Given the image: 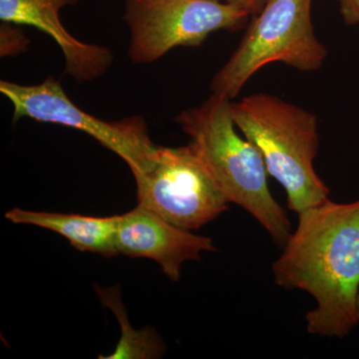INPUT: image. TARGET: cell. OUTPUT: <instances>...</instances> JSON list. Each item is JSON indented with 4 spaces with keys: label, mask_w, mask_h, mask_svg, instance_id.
<instances>
[{
    "label": "cell",
    "mask_w": 359,
    "mask_h": 359,
    "mask_svg": "<svg viewBox=\"0 0 359 359\" xmlns=\"http://www.w3.org/2000/svg\"><path fill=\"white\" fill-rule=\"evenodd\" d=\"M297 215V229L271 266L275 283L313 297L309 334L344 339L359 323V200L327 199Z\"/></svg>",
    "instance_id": "6da1fadb"
},
{
    "label": "cell",
    "mask_w": 359,
    "mask_h": 359,
    "mask_svg": "<svg viewBox=\"0 0 359 359\" xmlns=\"http://www.w3.org/2000/svg\"><path fill=\"white\" fill-rule=\"evenodd\" d=\"M233 100L212 93L175 118L229 202L238 205L283 247L292 235L289 217L271 195L268 171L256 146L237 132Z\"/></svg>",
    "instance_id": "7a4b0ae2"
},
{
    "label": "cell",
    "mask_w": 359,
    "mask_h": 359,
    "mask_svg": "<svg viewBox=\"0 0 359 359\" xmlns=\"http://www.w3.org/2000/svg\"><path fill=\"white\" fill-rule=\"evenodd\" d=\"M237 128L261 153L266 171L283 187L287 207L301 212L328 199L330 189L316 174L320 146L313 113L266 93L231 103Z\"/></svg>",
    "instance_id": "3957f363"
},
{
    "label": "cell",
    "mask_w": 359,
    "mask_h": 359,
    "mask_svg": "<svg viewBox=\"0 0 359 359\" xmlns=\"http://www.w3.org/2000/svg\"><path fill=\"white\" fill-rule=\"evenodd\" d=\"M313 0H266L229 60L212 77V93L233 100L250 78L271 63L304 72L320 69L327 49L314 33Z\"/></svg>",
    "instance_id": "277c9868"
},
{
    "label": "cell",
    "mask_w": 359,
    "mask_h": 359,
    "mask_svg": "<svg viewBox=\"0 0 359 359\" xmlns=\"http://www.w3.org/2000/svg\"><path fill=\"white\" fill-rule=\"evenodd\" d=\"M134 178L138 205L183 230H198L229 209L230 202L191 144L157 146L149 166Z\"/></svg>",
    "instance_id": "5b68a950"
},
{
    "label": "cell",
    "mask_w": 359,
    "mask_h": 359,
    "mask_svg": "<svg viewBox=\"0 0 359 359\" xmlns=\"http://www.w3.org/2000/svg\"><path fill=\"white\" fill-rule=\"evenodd\" d=\"M250 14L221 0H125L129 57L148 65L179 46H200L219 30L237 29Z\"/></svg>",
    "instance_id": "8992f818"
},
{
    "label": "cell",
    "mask_w": 359,
    "mask_h": 359,
    "mask_svg": "<svg viewBox=\"0 0 359 359\" xmlns=\"http://www.w3.org/2000/svg\"><path fill=\"white\" fill-rule=\"evenodd\" d=\"M0 92L13 104L14 123L29 118L83 132L119 156L133 175L143 172L154 157L157 145L151 140L147 123L141 116L106 121L89 114L71 101L54 77L35 85L1 80Z\"/></svg>",
    "instance_id": "52a82bcc"
},
{
    "label": "cell",
    "mask_w": 359,
    "mask_h": 359,
    "mask_svg": "<svg viewBox=\"0 0 359 359\" xmlns=\"http://www.w3.org/2000/svg\"><path fill=\"white\" fill-rule=\"evenodd\" d=\"M116 249L118 254L157 262L173 282L181 278L184 263L217 250L211 238L178 228L140 205L118 216Z\"/></svg>",
    "instance_id": "ba28073f"
},
{
    "label": "cell",
    "mask_w": 359,
    "mask_h": 359,
    "mask_svg": "<svg viewBox=\"0 0 359 359\" xmlns=\"http://www.w3.org/2000/svg\"><path fill=\"white\" fill-rule=\"evenodd\" d=\"M79 0H0L2 22L27 25L46 33L57 43L65 56V74L77 83L95 81L107 73L114 56L102 45L75 39L60 20L61 9Z\"/></svg>",
    "instance_id": "9c48e42d"
},
{
    "label": "cell",
    "mask_w": 359,
    "mask_h": 359,
    "mask_svg": "<svg viewBox=\"0 0 359 359\" xmlns=\"http://www.w3.org/2000/svg\"><path fill=\"white\" fill-rule=\"evenodd\" d=\"M13 224H32L59 233L80 252L103 257L118 255L116 249L118 216L90 217L77 214L34 212L14 208L6 212Z\"/></svg>",
    "instance_id": "30bf717a"
},
{
    "label": "cell",
    "mask_w": 359,
    "mask_h": 359,
    "mask_svg": "<svg viewBox=\"0 0 359 359\" xmlns=\"http://www.w3.org/2000/svg\"><path fill=\"white\" fill-rule=\"evenodd\" d=\"M98 294L106 306H109L119 320L122 328V337L115 351L108 356L99 358H157L165 351L164 344L154 330L149 328L135 330L129 325L126 311L123 309L119 292L115 289L97 287Z\"/></svg>",
    "instance_id": "8fae6325"
},
{
    "label": "cell",
    "mask_w": 359,
    "mask_h": 359,
    "mask_svg": "<svg viewBox=\"0 0 359 359\" xmlns=\"http://www.w3.org/2000/svg\"><path fill=\"white\" fill-rule=\"evenodd\" d=\"M13 23L2 22L0 26V55L16 56L28 50L30 40L25 32Z\"/></svg>",
    "instance_id": "7c38bea8"
},
{
    "label": "cell",
    "mask_w": 359,
    "mask_h": 359,
    "mask_svg": "<svg viewBox=\"0 0 359 359\" xmlns=\"http://www.w3.org/2000/svg\"><path fill=\"white\" fill-rule=\"evenodd\" d=\"M342 20L348 26H359V0H337Z\"/></svg>",
    "instance_id": "4fadbf2b"
},
{
    "label": "cell",
    "mask_w": 359,
    "mask_h": 359,
    "mask_svg": "<svg viewBox=\"0 0 359 359\" xmlns=\"http://www.w3.org/2000/svg\"><path fill=\"white\" fill-rule=\"evenodd\" d=\"M247 11L250 15L256 16L263 8L266 0H224Z\"/></svg>",
    "instance_id": "5bb4252c"
},
{
    "label": "cell",
    "mask_w": 359,
    "mask_h": 359,
    "mask_svg": "<svg viewBox=\"0 0 359 359\" xmlns=\"http://www.w3.org/2000/svg\"><path fill=\"white\" fill-rule=\"evenodd\" d=\"M358 323H359V294L358 297Z\"/></svg>",
    "instance_id": "9a60e30c"
}]
</instances>
